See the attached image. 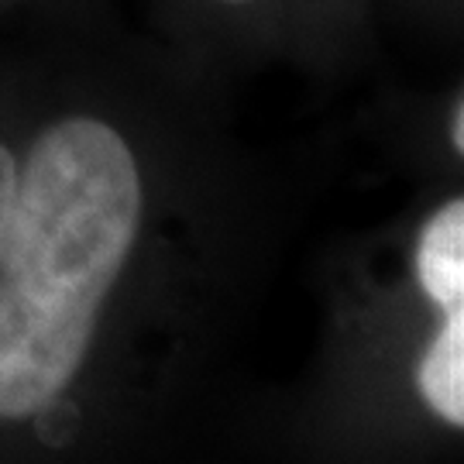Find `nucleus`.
<instances>
[{"mask_svg": "<svg viewBox=\"0 0 464 464\" xmlns=\"http://www.w3.org/2000/svg\"><path fill=\"white\" fill-rule=\"evenodd\" d=\"M138 224V162L111 124L69 117L34 141L0 241V420L63 396Z\"/></svg>", "mask_w": 464, "mask_h": 464, "instance_id": "f257e3e1", "label": "nucleus"}, {"mask_svg": "<svg viewBox=\"0 0 464 464\" xmlns=\"http://www.w3.org/2000/svg\"><path fill=\"white\" fill-rule=\"evenodd\" d=\"M413 272L440 310V331L416 365L423 402L464 430V197L444 203L416 237Z\"/></svg>", "mask_w": 464, "mask_h": 464, "instance_id": "f03ea898", "label": "nucleus"}, {"mask_svg": "<svg viewBox=\"0 0 464 464\" xmlns=\"http://www.w3.org/2000/svg\"><path fill=\"white\" fill-rule=\"evenodd\" d=\"M17 186V166L14 155L0 145V241H4V227H7V214H11V199H14Z\"/></svg>", "mask_w": 464, "mask_h": 464, "instance_id": "7ed1b4c3", "label": "nucleus"}, {"mask_svg": "<svg viewBox=\"0 0 464 464\" xmlns=\"http://www.w3.org/2000/svg\"><path fill=\"white\" fill-rule=\"evenodd\" d=\"M450 141H454L458 155L464 159V103L458 107V117H454V128H450Z\"/></svg>", "mask_w": 464, "mask_h": 464, "instance_id": "20e7f679", "label": "nucleus"}, {"mask_svg": "<svg viewBox=\"0 0 464 464\" xmlns=\"http://www.w3.org/2000/svg\"><path fill=\"white\" fill-rule=\"evenodd\" d=\"M227 4H245V0H227Z\"/></svg>", "mask_w": 464, "mask_h": 464, "instance_id": "39448f33", "label": "nucleus"}]
</instances>
